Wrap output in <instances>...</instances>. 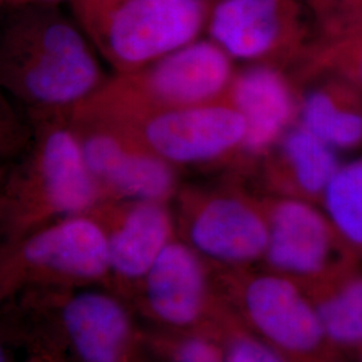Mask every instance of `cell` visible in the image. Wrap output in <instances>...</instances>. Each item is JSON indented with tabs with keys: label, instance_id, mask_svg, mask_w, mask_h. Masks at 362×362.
Wrapping results in <instances>:
<instances>
[{
	"label": "cell",
	"instance_id": "obj_1",
	"mask_svg": "<svg viewBox=\"0 0 362 362\" xmlns=\"http://www.w3.org/2000/svg\"><path fill=\"white\" fill-rule=\"evenodd\" d=\"M10 13L0 35V83L30 112H70L107 79L101 57L58 6Z\"/></svg>",
	"mask_w": 362,
	"mask_h": 362
},
{
	"label": "cell",
	"instance_id": "obj_2",
	"mask_svg": "<svg viewBox=\"0 0 362 362\" xmlns=\"http://www.w3.org/2000/svg\"><path fill=\"white\" fill-rule=\"evenodd\" d=\"M30 115L33 136L3 179L6 243L57 220L91 214L104 202L67 112Z\"/></svg>",
	"mask_w": 362,
	"mask_h": 362
},
{
	"label": "cell",
	"instance_id": "obj_3",
	"mask_svg": "<svg viewBox=\"0 0 362 362\" xmlns=\"http://www.w3.org/2000/svg\"><path fill=\"white\" fill-rule=\"evenodd\" d=\"M235 74L233 58L204 35L149 65L113 74L69 115L125 125L226 98Z\"/></svg>",
	"mask_w": 362,
	"mask_h": 362
},
{
	"label": "cell",
	"instance_id": "obj_4",
	"mask_svg": "<svg viewBox=\"0 0 362 362\" xmlns=\"http://www.w3.org/2000/svg\"><path fill=\"white\" fill-rule=\"evenodd\" d=\"M71 16L113 74L129 73L204 37L207 0H71Z\"/></svg>",
	"mask_w": 362,
	"mask_h": 362
},
{
	"label": "cell",
	"instance_id": "obj_5",
	"mask_svg": "<svg viewBox=\"0 0 362 362\" xmlns=\"http://www.w3.org/2000/svg\"><path fill=\"white\" fill-rule=\"evenodd\" d=\"M220 294L287 362H353L327 336L297 282L254 267H214Z\"/></svg>",
	"mask_w": 362,
	"mask_h": 362
},
{
	"label": "cell",
	"instance_id": "obj_6",
	"mask_svg": "<svg viewBox=\"0 0 362 362\" xmlns=\"http://www.w3.org/2000/svg\"><path fill=\"white\" fill-rule=\"evenodd\" d=\"M110 284L107 239L91 214L57 220L4 243L1 297L21 287L79 288Z\"/></svg>",
	"mask_w": 362,
	"mask_h": 362
},
{
	"label": "cell",
	"instance_id": "obj_7",
	"mask_svg": "<svg viewBox=\"0 0 362 362\" xmlns=\"http://www.w3.org/2000/svg\"><path fill=\"white\" fill-rule=\"evenodd\" d=\"M172 207L179 238L214 267L243 269L263 262L269 245L263 199L231 184H182Z\"/></svg>",
	"mask_w": 362,
	"mask_h": 362
},
{
	"label": "cell",
	"instance_id": "obj_8",
	"mask_svg": "<svg viewBox=\"0 0 362 362\" xmlns=\"http://www.w3.org/2000/svg\"><path fill=\"white\" fill-rule=\"evenodd\" d=\"M263 204L269 223L266 270L310 290L360 267L361 260L327 215L310 202L278 196L263 199Z\"/></svg>",
	"mask_w": 362,
	"mask_h": 362
},
{
	"label": "cell",
	"instance_id": "obj_9",
	"mask_svg": "<svg viewBox=\"0 0 362 362\" xmlns=\"http://www.w3.org/2000/svg\"><path fill=\"white\" fill-rule=\"evenodd\" d=\"M117 127L128 130L181 172H211L231 164L240 153L247 133L245 117L226 98L173 109Z\"/></svg>",
	"mask_w": 362,
	"mask_h": 362
},
{
	"label": "cell",
	"instance_id": "obj_10",
	"mask_svg": "<svg viewBox=\"0 0 362 362\" xmlns=\"http://www.w3.org/2000/svg\"><path fill=\"white\" fill-rule=\"evenodd\" d=\"M69 119L104 202L149 200L172 204L182 185L180 169L121 127L71 115Z\"/></svg>",
	"mask_w": 362,
	"mask_h": 362
},
{
	"label": "cell",
	"instance_id": "obj_11",
	"mask_svg": "<svg viewBox=\"0 0 362 362\" xmlns=\"http://www.w3.org/2000/svg\"><path fill=\"white\" fill-rule=\"evenodd\" d=\"M134 298L173 333L206 332L221 303L214 266L179 236L163 250Z\"/></svg>",
	"mask_w": 362,
	"mask_h": 362
},
{
	"label": "cell",
	"instance_id": "obj_12",
	"mask_svg": "<svg viewBox=\"0 0 362 362\" xmlns=\"http://www.w3.org/2000/svg\"><path fill=\"white\" fill-rule=\"evenodd\" d=\"M91 215L106 233L109 285L122 297L136 296L163 250L179 236L172 204L149 200L103 202Z\"/></svg>",
	"mask_w": 362,
	"mask_h": 362
},
{
	"label": "cell",
	"instance_id": "obj_13",
	"mask_svg": "<svg viewBox=\"0 0 362 362\" xmlns=\"http://www.w3.org/2000/svg\"><path fill=\"white\" fill-rule=\"evenodd\" d=\"M303 4L306 0H216L204 35L233 61L288 54L305 35Z\"/></svg>",
	"mask_w": 362,
	"mask_h": 362
},
{
	"label": "cell",
	"instance_id": "obj_14",
	"mask_svg": "<svg viewBox=\"0 0 362 362\" xmlns=\"http://www.w3.org/2000/svg\"><path fill=\"white\" fill-rule=\"evenodd\" d=\"M62 333L81 362H140L130 311L113 291L74 288L59 309Z\"/></svg>",
	"mask_w": 362,
	"mask_h": 362
},
{
	"label": "cell",
	"instance_id": "obj_15",
	"mask_svg": "<svg viewBox=\"0 0 362 362\" xmlns=\"http://www.w3.org/2000/svg\"><path fill=\"white\" fill-rule=\"evenodd\" d=\"M226 100L246 119V139L239 155L247 157L269 152L285 136L294 116V98L286 78L269 66L236 73Z\"/></svg>",
	"mask_w": 362,
	"mask_h": 362
},
{
	"label": "cell",
	"instance_id": "obj_16",
	"mask_svg": "<svg viewBox=\"0 0 362 362\" xmlns=\"http://www.w3.org/2000/svg\"><path fill=\"white\" fill-rule=\"evenodd\" d=\"M279 143V160L269 169L272 189L279 197L322 199L339 169L333 148L303 127L286 132Z\"/></svg>",
	"mask_w": 362,
	"mask_h": 362
},
{
	"label": "cell",
	"instance_id": "obj_17",
	"mask_svg": "<svg viewBox=\"0 0 362 362\" xmlns=\"http://www.w3.org/2000/svg\"><path fill=\"white\" fill-rule=\"evenodd\" d=\"M327 336L356 361L362 349V272L356 269L332 284L303 290Z\"/></svg>",
	"mask_w": 362,
	"mask_h": 362
},
{
	"label": "cell",
	"instance_id": "obj_18",
	"mask_svg": "<svg viewBox=\"0 0 362 362\" xmlns=\"http://www.w3.org/2000/svg\"><path fill=\"white\" fill-rule=\"evenodd\" d=\"M325 212L337 231L362 259V161L338 169L322 196Z\"/></svg>",
	"mask_w": 362,
	"mask_h": 362
},
{
	"label": "cell",
	"instance_id": "obj_19",
	"mask_svg": "<svg viewBox=\"0 0 362 362\" xmlns=\"http://www.w3.org/2000/svg\"><path fill=\"white\" fill-rule=\"evenodd\" d=\"M305 129L332 148H353L362 141V116L341 109L324 91H313L300 106Z\"/></svg>",
	"mask_w": 362,
	"mask_h": 362
},
{
	"label": "cell",
	"instance_id": "obj_20",
	"mask_svg": "<svg viewBox=\"0 0 362 362\" xmlns=\"http://www.w3.org/2000/svg\"><path fill=\"white\" fill-rule=\"evenodd\" d=\"M206 333L218 341L224 362H287L247 326L224 297Z\"/></svg>",
	"mask_w": 362,
	"mask_h": 362
},
{
	"label": "cell",
	"instance_id": "obj_21",
	"mask_svg": "<svg viewBox=\"0 0 362 362\" xmlns=\"http://www.w3.org/2000/svg\"><path fill=\"white\" fill-rule=\"evenodd\" d=\"M168 362H224L218 341L206 332L173 333L161 339Z\"/></svg>",
	"mask_w": 362,
	"mask_h": 362
},
{
	"label": "cell",
	"instance_id": "obj_22",
	"mask_svg": "<svg viewBox=\"0 0 362 362\" xmlns=\"http://www.w3.org/2000/svg\"><path fill=\"white\" fill-rule=\"evenodd\" d=\"M325 22L362 25V0H306Z\"/></svg>",
	"mask_w": 362,
	"mask_h": 362
},
{
	"label": "cell",
	"instance_id": "obj_23",
	"mask_svg": "<svg viewBox=\"0 0 362 362\" xmlns=\"http://www.w3.org/2000/svg\"><path fill=\"white\" fill-rule=\"evenodd\" d=\"M1 6L7 10L27 6H59L61 3H70L71 0H0Z\"/></svg>",
	"mask_w": 362,
	"mask_h": 362
},
{
	"label": "cell",
	"instance_id": "obj_24",
	"mask_svg": "<svg viewBox=\"0 0 362 362\" xmlns=\"http://www.w3.org/2000/svg\"><path fill=\"white\" fill-rule=\"evenodd\" d=\"M27 362H61L57 358H54L52 356H35L33 358H30Z\"/></svg>",
	"mask_w": 362,
	"mask_h": 362
},
{
	"label": "cell",
	"instance_id": "obj_25",
	"mask_svg": "<svg viewBox=\"0 0 362 362\" xmlns=\"http://www.w3.org/2000/svg\"><path fill=\"white\" fill-rule=\"evenodd\" d=\"M354 362H362V349L360 350V353L357 354V357H356V361Z\"/></svg>",
	"mask_w": 362,
	"mask_h": 362
},
{
	"label": "cell",
	"instance_id": "obj_26",
	"mask_svg": "<svg viewBox=\"0 0 362 362\" xmlns=\"http://www.w3.org/2000/svg\"><path fill=\"white\" fill-rule=\"evenodd\" d=\"M1 362H10L8 361V358H7V356H6V353H4V351L1 353Z\"/></svg>",
	"mask_w": 362,
	"mask_h": 362
},
{
	"label": "cell",
	"instance_id": "obj_27",
	"mask_svg": "<svg viewBox=\"0 0 362 362\" xmlns=\"http://www.w3.org/2000/svg\"><path fill=\"white\" fill-rule=\"evenodd\" d=\"M207 1H209V3H212V1H216V0H207Z\"/></svg>",
	"mask_w": 362,
	"mask_h": 362
}]
</instances>
